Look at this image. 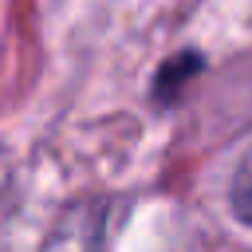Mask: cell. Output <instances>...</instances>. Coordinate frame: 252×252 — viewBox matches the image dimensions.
<instances>
[{"label": "cell", "instance_id": "obj_1", "mask_svg": "<svg viewBox=\"0 0 252 252\" xmlns=\"http://www.w3.org/2000/svg\"><path fill=\"white\" fill-rule=\"evenodd\" d=\"M232 209H236V217H240L244 224H252V169L240 173V181H236V189H232Z\"/></svg>", "mask_w": 252, "mask_h": 252}]
</instances>
